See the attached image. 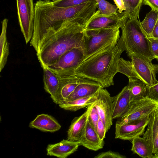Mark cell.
I'll list each match as a JSON object with an SVG mask.
<instances>
[{"instance_id": "obj_1", "label": "cell", "mask_w": 158, "mask_h": 158, "mask_svg": "<svg viewBox=\"0 0 158 158\" xmlns=\"http://www.w3.org/2000/svg\"><path fill=\"white\" fill-rule=\"evenodd\" d=\"M77 14L64 21L57 28L44 36L37 53L41 66H48L56 62L64 53L72 48L85 49V21H77Z\"/></svg>"}, {"instance_id": "obj_2", "label": "cell", "mask_w": 158, "mask_h": 158, "mask_svg": "<svg viewBox=\"0 0 158 158\" xmlns=\"http://www.w3.org/2000/svg\"><path fill=\"white\" fill-rule=\"evenodd\" d=\"M124 51L126 48L121 35L118 41L109 44L85 59L75 69V73L97 81L103 88L113 85L120 56Z\"/></svg>"}, {"instance_id": "obj_3", "label": "cell", "mask_w": 158, "mask_h": 158, "mask_svg": "<svg viewBox=\"0 0 158 158\" xmlns=\"http://www.w3.org/2000/svg\"><path fill=\"white\" fill-rule=\"evenodd\" d=\"M92 1L74 6L60 7L50 0L37 1L34 4V29L30 46L37 53L40 41L48 31L57 28L65 20L75 16Z\"/></svg>"}, {"instance_id": "obj_4", "label": "cell", "mask_w": 158, "mask_h": 158, "mask_svg": "<svg viewBox=\"0 0 158 158\" xmlns=\"http://www.w3.org/2000/svg\"><path fill=\"white\" fill-rule=\"evenodd\" d=\"M121 28L127 55L134 53L151 61L155 59L148 36L142 29L139 19H128Z\"/></svg>"}, {"instance_id": "obj_5", "label": "cell", "mask_w": 158, "mask_h": 158, "mask_svg": "<svg viewBox=\"0 0 158 158\" xmlns=\"http://www.w3.org/2000/svg\"><path fill=\"white\" fill-rule=\"evenodd\" d=\"M125 23V21H123L114 26L104 28L85 29V59L109 44L115 41H118L120 38L119 28Z\"/></svg>"}, {"instance_id": "obj_6", "label": "cell", "mask_w": 158, "mask_h": 158, "mask_svg": "<svg viewBox=\"0 0 158 158\" xmlns=\"http://www.w3.org/2000/svg\"><path fill=\"white\" fill-rule=\"evenodd\" d=\"M16 2L19 24L27 44L32 39L34 29L33 0H16Z\"/></svg>"}, {"instance_id": "obj_7", "label": "cell", "mask_w": 158, "mask_h": 158, "mask_svg": "<svg viewBox=\"0 0 158 158\" xmlns=\"http://www.w3.org/2000/svg\"><path fill=\"white\" fill-rule=\"evenodd\" d=\"M75 69L51 70L57 77L60 86L55 103H63L72 93L80 81V77L74 72Z\"/></svg>"}, {"instance_id": "obj_8", "label": "cell", "mask_w": 158, "mask_h": 158, "mask_svg": "<svg viewBox=\"0 0 158 158\" xmlns=\"http://www.w3.org/2000/svg\"><path fill=\"white\" fill-rule=\"evenodd\" d=\"M131 60L135 71L140 78L150 87L158 82L156 74L158 73V64H153L151 60L134 53L127 55Z\"/></svg>"}, {"instance_id": "obj_9", "label": "cell", "mask_w": 158, "mask_h": 158, "mask_svg": "<svg viewBox=\"0 0 158 158\" xmlns=\"http://www.w3.org/2000/svg\"><path fill=\"white\" fill-rule=\"evenodd\" d=\"M157 108L158 103L147 97L131 103L128 111L119 121L126 123L139 120L149 116Z\"/></svg>"}, {"instance_id": "obj_10", "label": "cell", "mask_w": 158, "mask_h": 158, "mask_svg": "<svg viewBox=\"0 0 158 158\" xmlns=\"http://www.w3.org/2000/svg\"><path fill=\"white\" fill-rule=\"evenodd\" d=\"M149 116L129 123H122L119 120L115 126V139L131 141L143 135L147 126Z\"/></svg>"}, {"instance_id": "obj_11", "label": "cell", "mask_w": 158, "mask_h": 158, "mask_svg": "<svg viewBox=\"0 0 158 158\" xmlns=\"http://www.w3.org/2000/svg\"><path fill=\"white\" fill-rule=\"evenodd\" d=\"M85 58V49L75 47L63 54L55 63L47 67L51 70L75 69Z\"/></svg>"}, {"instance_id": "obj_12", "label": "cell", "mask_w": 158, "mask_h": 158, "mask_svg": "<svg viewBox=\"0 0 158 158\" xmlns=\"http://www.w3.org/2000/svg\"><path fill=\"white\" fill-rule=\"evenodd\" d=\"M102 88L97 92V100L95 103L100 118L107 132L113 124L112 118L113 97L106 89Z\"/></svg>"}, {"instance_id": "obj_13", "label": "cell", "mask_w": 158, "mask_h": 158, "mask_svg": "<svg viewBox=\"0 0 158 158\" xmlns=\"http://www.w3.org/2000/svg\"><path fill=\"white\" fill-rule=\"evenodd\" d=\"M129 19L128 14L123 11L120 15L101 14L98 10L90 18L85 29L104 28L114 26Z\"/></svg>"}, {"instance_id": "obj_14", "label": "cell", "mask_w": 158, "mask_h": 158, "mask_svg": "<svg viewBox=\"0 0 158 158\" xmlns=\"http://www.w3.org/2000/svg\"><path fill=\"white\" fill-rule=\"evenodd\" d=\"M79 77L80 81L78 84L64 102L93 95L100 89L103 88L95 81Z\"/></svg>"}, {"instance_id": "obj_15", "label": "cell", "mask_w": 158, "mask_h": 158, "mask_svg": "<svg viewBox=\"0 0 158 158\" xmlns=\"http://www.w3.org/2000/svg\"><path fill=\"white\" fill-rule=\"evenodd\" d=\"M131 105L130 92L128 85L125 86L116 95L113 97L112 118H121L128 111Z\"/></svg>"}, {"instance_id": "obj_16", "label": "cell", "mask_w": 158, "mask_h": 158, "mask_svg": "<svg viewBox=\"0 0 158 158\" xmlns=\"http://www.w3.org/2000/svg\"><path fill=\"white\" fill-rule=\"evenodd\" d=\"M143 137L153 154H158V108L150 115L147 128Z\"/></svg>"}, {"instance_id": "obj_17", "label": "cell", "mask_w": 158, "mask_h": 158, "mask_svg": "<svg viewBox=\"0 0 158 158\" xmlns=\"http://www.w3.org/2000/svg\"><path fill=\"white\" fill-rule=\"evenodd\" d=\"M78 141L79 146L94 151L102 148L104 144V140L100 139L88 120L84 131Z\"/></svg>"}, {"instance_id": "obj_18", "label": "cell", "mask_w": 158, "mask_h": 158, "mask_svg": "<svg viewBox=\"0 0 158 158\" xmlns=\"http://www.w3.org/2000/svg\"><path fill=\"white\" fill-rule=\"evenodd\" d=\"M79 146L78 141L63 139L54 144H50L47 148V154L60 158H66L73 153Z\"/></svg>"}, {"instance_id": "obj_19", "label": "cell", "mask_w": 158, "mask_h": 158, "mask_svg": "<svg viewBox=\"0 0 158 158\" xmlns=\"http://www.w3.org/2000/svg\"><path fill=\"white\" fill-rule=\"evenodd\" d=\"M93 104L88 106L86 111L81 115L75 117L73 120L68 131L67 139L78 141L80 139L86 125Z\"/></svg>"}, {"instance_id": "obj_20", "label": "cell", "mask_w": 158, "mask_h": 158, "mask_svg": "<svg viewBox=\"0 0 158 158\" xmlns=\"http://www.w3.org/2000/svg\"><path fill=\"white\" fill-rule=\"evenodd\" d=\"M29 127L44 132H54L59 130L61 126L52 117L47 114L38 115L30 123Z\"/></svg>"}, {"instance_id": "obj_21", "label": "cell", "mask_w": 158, "mask_h": 158, "mask_svg": "<svg viewBox=\"0 0 158 158\" xmlns=\"http://www.w3.org/2000/svg\"><path fill=\"white\" fill-rule=\"evenodd\" d=\"M43 69L44 88L50 94L51 97L55 102L60 86L57 76L47 66L42 67Z\"/></svg>"}, {"instance_id": "obj_22", "label": "cell", "mask_w": 158, "mask_h": 158, "mask_svg": "<svg viewBox=\"0 0 158 158\" xmlns=\"http://www.w3.org/2000/svg\"><path fill=\"white\" fill-rule=\"evenodd\" d=\"M131 103L147 97L148 86L139 79H129L128 85Z\"/></svg>"}, {"instance_id": "obj_23", "label": "cell", "mask_w": 158, "mask_h": 158, "mask_svg": "<svg viewBox=\"0 0 158 158\" xmlns=\"http://www.w3.org/2000/svg\"><path fill=\"white\" fill-rule=\"evenodd\" d=\"M8 20L4 19L1 22L2 29L0 36V72L6 65L9 54V45L6 36V31Z\"/></svg>"}, {"instance_id": "obj_24", "label": "cell", "mask_w": 158, "mask_h": 158, "mask_svg": "<svg viewBox=\"0 0 158 158\" xmlns=\"http://www.w3.org/2000/svg\"><path fill=\"white\" fill-rule=\"evenodd\" d=\"M97 92L89 96L65 101L59 104V106L61 108L66 110L76 111L95 103L97 100Z\"/></svg>"}, {"instance_id": "obj_25", "label": "cell", "mask_w": 158, "mask_h": 158, "mask_svg": "<svg viewBox=\"0 0 158 158\" xmlns=\"http://www.w3.org/2000/svg\"><path fill=\"white\" fill-rule=\"evenodd\" d=\"M131 151L143 158H152L153 154L147 142L143 137H137L131 140Z\"/></svg>"}, {"instance_id": "obj_26", "label": "cell", "mask_w": 158, "mask_h": 158, "mask_svg": "<svg viewBox=\"0 0 158 158\" xmlns=\"http://www.w3.org/2000/svg\"><path fill=\"white\" fill-rule=\"evenodd\" d=\"M158 18V12L151 10L147 14L144 20L140 22V25L143 30L150 36L153 31Z\"/></svg>"}, {"instance_id": "obj_27", "label": "cell", "mask_w": 158, "mask_h": 158, "mask_svg": "<svg viewBox=\"0 0 158 158\" xmlns=\"http://www.w3.org/2000/svg\"><path fill=\"white\" fill-rule=\"evenodd\" d=\"M126 76L129 79H139L140 78L136 73L131 61L126 60L120 58L119 60L118 73Z\"/></svg>"}, {"instance_id": "obj_28", "label": "cell", "mask_w": 158, "mask_h": 158, "mask_svg": "<svg viewBox=\"0 0 158 158\" xmlns=\"http://www.w3.org/2000/svg\"><path fill=\"white\" fill-rule=\"evenodd\" d=\"M129 19H139V14L143 0H123Z\"/></svg>"}, {"instance_id": "obj_29", "label": "cell", "mask_w": 158, "mask_h": 158, "mask_svg": "<svg viewBox=\"0 0 158 158\" xmlns=\"http://www.w3.org/2000/svg\"><path fill=\"white\" fill-rule=\"evenodd\" d=\"M98 6L99 13L102 15H118V8L116 5L111 4L105 0H94Z\"/></svg>"}, {"instance_id": "obj_30", "label": "cell", "mask_w": 158, "mask_h": 158, "mask_svg": "<svg viewBox=\"0 0 158 158\" xmlns=\"http://www.w3.org/2000/svg\"><path fill=\"white\" fill-rule=\"evenodd\" d=\"M90 0H62L53 1L54 5L58 7H68L78 5Z\"/></svg>"}, {"instance_id": "obj_31", "label": "cell", "mask_w": 158, "mask_h": 158, "mask_svg": "<svg viewBox=\"0 0 158 158\" xmlns=\"http://www.w3.org/2000/svg\"><path fill=\"white\" fill-rule=\"evenodd\" d=\"M95 103L93 104L91 109L88 120L96 131L97 125L100 117L97 110L94 106Z\"/></svg>"}, {"instance_id": "obj_32", "label": "cell", "mask_w": 158, "mask_h": 158, "mask_svg": "<svg viewBox=\"0 0 158 158\" xmlns=\"http://www.w3.org/2000/svg\"><path fill=\"white\" fill-rule=\"evenodd\" d=\"M94 158H126V157L118 152L109 151L99 153Z\"/></svg>"}, {"instance_id": "obj_33", "label": "cell", "mask_w": 158, "mask_h": 158, "mask_svg": "<svg viewBox=\"0 0 158 158\" xmlns=\"http://www.w3.org/2000/svg\"><path fill=\"white\" fill-rule=\"evenodd\" d=\"M147 97L158 103V82L148 87Z\"/></svg>"}, {"instance_id": "obj_34", "label": "cell", "mask_w": 158, "mask_h": 158, "mask_svg": "<svg viewBox=\"0 0 158 158\" xmlns=\"http://www.w3.org/2000/svg\"><path fill=\"white\" fill-rule=\"evenodd\" d=\"M96 132L100 139L103 140L106 131L105 126L100 118L98 123Z\"/></svg>"}, {"instance_id": "obj_35", "label": "cell", "mask_w": 158, "mask_h": 158, "mask_svg": "<svg viewBox=\"0 0 158 158\" xmlns=\"http://www.w3.org/2000/svg\"><path fill=\"white\" fill-rule=\"evenodd\" d=\"M150 41L151 48L152 54L155 58L158 60V39L148 37Z\"/></svg>"}, {"instance_id": "obj_36", "label": "cell", "mask_w": 158, "mask_h": 158, "mask_svg": "<svg viewBox=\"0 0 158 158\" xmlns=\"http://www.w3.org/2000/svg\"><path fill=\"white\" fill-rule=\"evenodd\" d=\"M143 3L149 6L152 10L158 12V0H143Z\"/></svg>"}, {"instance_id": "obj_37", "label": "cell", "mask_w": 158, "mask_h": 158, "mask_svg": "<svg viewBox=\"0 0 158 158\" xmlns=\"http://www.w3.org/2000/svg\"><path fill=\"white\" fill-rule=\"evenodd\" d=\"M117 6L119 13H122L123 11L126 10L125 4L123 0H113Z\"/></svg>"}, {"instance_id": "obj_38", "label": "cell", "mask_w": 158, "mask_h": 158, "mask_svg": "<svg viewBox=\"0 0 158 158\" xmlns=\"http://www.w3.org/2000/svg\"><path fill=\"white\" fill-rule=\"evenodd\" d=\"M150 36L155 39H158V18L152 33Z\"/></svg>"}, {"instance_id": "obj_39", "label": "cell", "mask_w": 158, "mask_h": 158, "mask_svg": "<svg viewBox=\"0 0 158 158\" xmlns=\"http://www.w3.org/2000/svg\"><path fill=\"white\" fill-rule=\"evenodd\" d=\"M152 158H158V154H153Z\"/></svg>"}, {"instance_id": "obj_40", "label": "cell", "mask_w": 158, "mask_h": 158, "mask_svg": "<svg viewBox=\"0 0 158 158\" xmlns=\"http://www.w3.org/2000/svg\"><path fill=\"white\" fill-rule=\"evenodd\" d=\"M52 1H60L62 0H52Z\"/></svg>"}]
</instances>
